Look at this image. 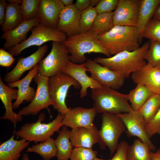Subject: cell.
Returning <instances> with one entry per match:
<instances>
[{"label": "cell", "instance_id": "6da1fadb", "mask_svg": "<svg viewBox=\"0 0 160 160\" xmlns=\"http://www.w3.org/2000/svg\"><path fill=\"white\" fill-rule=\"evenodd\" d=\"M99 40L111 55L139 48L142 37L136 27L114 26L109 31L98 35Z\"/></svg>", "mask_w": 160, "mask_h": 160}, {"label": "cell", "instance_id": "7a4b0ae2", "mask_svg": "<svg viewBox=\"0 0 160 160\" xmlns=\"http://www.w3.org/2000/svg\"><path fill=\"white\" fill-rule=\"evenodd\" d=\"M150 43L149 41H147L134 51L122 52L108 58L98 57L93 60L127 78L131 73L137 71L147 64L145 56Z\"/></svg>", "mask_w": 160, "mask_h": 160}, {"label": "cell", "instance_id": "3957f363", "mask_svg": "<svg viewBox=\"0 0 160 160\" xmlns=\"http://www.w3.org/2000/svg\"><path fill=\"white\" fill-rule=\"evenodd\" d=\"M98 35L91 30L68 37L62 43L70 54V60L76 64L83 63L87 59L85 54L92 52L111 57V55L98 39Z\"/></svg>", "mask_w": 160, "mask_h": 160}, {"label": "cell", "instance_id": "277c9868", "mask_svg": "<svg viewBox=\"0 0 160 160\" xmlns=\"http://www.w3.org/2000/svg\"><path fill=\"white\" fill-rule=\"evenodd\" d=\"M91 92L94 101L93 108L97 113L116 114L128 113L133 110L129 103L127 94L105 86L92 89Z\"/></svg>", "mask_w": 160, "mask_h": 160}, {"label": "cell", "instance_id": "5b68a950", "mask_svg": "<svg viewBox=\"0 0 160 160\" xmlns=\"http://www.w3.org/2000/svg\"><path fill=\"white\" fill-rule=\"evenodd\" d=\"M64 115L58 113L52 121L42 123L45 119L44 113H40L36 122L23 124L18 131H14L15 135L26 140L36 143L43 142L51 137L55 132H58L63 126Z\"/></svg>", "mask_w": 160, "mask_h": 160}, {"label": "cell", "instance_id": "8992f818", "mask_svg": "<svg viewBox=\"0 0 160 160\" xmlns=\"http://www.w3.org/2000/svg\"><path fill=\"white\" fill-rule=\"evenodd\" d=\"M48 88L51 99L55 103L53 108L64 115L71 109L65 103L69 88L73 86L76 89L81 88L79 83L72 77L63 72L49 77Z\"/></svg>", "mask_w": 160, "mask_h": 160}, {"label": "cell", "instance_id": "52a82bcc", "mask_svg": "<svg viewBox=\"0 0 160 160\" xmlns=\"http://www.w3.org/2000/svg\"><path fill=\"white\" fill-rule=\"evenodd\" d=\"M126 130L124 123L115 114L103 113L101 127L99 130L98 144L100 147L104 149L107 147L112 156L116 150L120 137Z\"/></svg>", "mask_w": 160, "mask_h": 160}, {"label": "cell", "instance_id": "ba28073f", "mask_svg": "<svg viewBox=\"0 0 160 160\" xmlns=\"http://www.w3.org/2000/svg\"><path fill=\"white\" fill-rule=\"evenodd\" d=\"M31 34L26 40L17 46L9 48L8 52L13 56L20 55L24 49L33 46H40L49 41L63 43L68 37L66 34L57 29L46 27L40 23L31 30Z\"/></svg>", "mask_w": 160, "mask_h": 160}, {"label": "cell", "instance_id": "9c48e42d", "mask_svg": "<svg viewBox=\"0 0 160 160\" xmlns=\"http://www.w3.org/2000/svg\"><path fill=\"white\" fill-rule=\"evenodd\" d=\"M69 55L62 43L53 41L51 50L38 63V73L48 77L63 72L68 62Z\"/></svg>", "mask_w": 160, "mask_h": 160}, {"label": "cell", "instance_id": "30bf717a", "mask_svg": "<svg viewBox=\"0 0 160 160\" xmlns=\"http://www.w3.org/2000/svg\"><path fill=\"white\" fill-rule=\"evenodd\" d=\"M49 77L39 73L33 79L37 87L35 96L31 102L20 109L18 113L23 116H36L42 110L46 109L51 116L49 106L54 105L50 98L48 88Z\"/></svg>", "mask_w": 160, "mask_h": 160}, {"label": "cell", "instance_id": "8fae6325", "mask_svg": "<svg viewBox=\"0 0 160 160\" xmlns=\"http://www.w3.org/2000/svg\"><path fill=\"white\" fill-rule=\"evenodd\" d=\"M84 64L91 74L90 77L103 86L116 90L124 85L125 78L119 73L90 59H87Z\"/></svg>", "mask_w": 160, "mask_h": 160}, {"label": "cell", "instance_id": "7c38bea8", "mask_svg": "<svg viewBox=\"0 0 160 160\" xmlns=\"http://www.w3.org/2000/svg\"><path fill=\"white\" fill-rule=\"evenodd\" d=\"M124 123L126 127V133L128 137L136 136L143 143L148 144L152 151L156 147L150 139L146 130V123L143 116L138 111L133 110L128 113L115 114Z\"/></svg>", "mask_w": 160, "mask_h": 160}, {"label": "cell", "instance_id": "4fadbf2b", "mask_svg": "<svg viewBox=\"0 0 160 160\" xmlns=\"http://www.w3.org/2000/svg\"><path fill=\"white\" fill-rule=\"evenodd\" d=\"M139 0H119L113 11L114 26L137 27Z\"/></svg>", "mask_w": 160, "mask_h": 160}, {"label": "cell", "instance_id": "5bb4252c", "mask_svg": "<svg viewBox=\"0 0 160 160\" xmlns=\"http://www.w3.org/2000/svg\"><path fill=\"white\" fill-rule=\"evenodd\" d=\"M48 49V46L44 45L40 47L35 52L27 57H19L15 66L5 75L4 81L8 84L20 80L25 72L31 70L38 64L45 55Z\"/></svg>", "mask_w": 160, "mask_h": 160}, {"label": "cell", "instance_id": "9a60e30c", "mask_svg": "<svg viewBox=\"0 0 160 160\" xmlns=\"http://www.w3.org/2000/svg\"><path fill=\"white\" fill-rule=\"evenodd\" d=\"M96 114L93 108L77 107L71 108L64 115L62 124L71 129L91 127L94 125L93 122Z\"/></svg>", "mask_w": 160, "mask_h": 160}, {"label": "cell", "instance_id": "2e32d148", "mask_svg": "<svg viewBox=\"0 0 160 160\" xmlns=\"http://www.w3.org/2000/svg\"><path fill=\"white\" fill-rule=\"evenodd\" d=\"M88 71L84 63L81 64L75 63L69 60L63 71V72L68 74L80 84L81 88L79 92L80 97L83 98L87 95L89 88L92 89L102 87L99 83L94 80L86 73Z\"/></svg>", "mask_w": 160, "mask_h": 160}, {"label": "cell", "instance_id": "e0dca14e", "mask_svg": "<svg viewBox=\"0 0 160 160\" xmlns=\"http://www.w3.org/2000/svg\"><path fill=\"white\" fill-rule=\"evenodd\" d=\"M64 7L60 0H40L39 23L49 28L57 29L60 13Z\"/></svg>", "mask_w": 160, "mask_h": 160}, {"label": "cell", "instance_id": "ac0fdd59", "mask_svg": "<svg viewBox=\"0 0 160 160\" xmlns=\"http://www.w3.org/2000/svg\"><path fill=\"white\" fill-rule=\"evenodd\" d=\"M81 11L74 4L64 6L60 11L57 29L69 37L79 34Z\"/></svg>", "mask_w": 160, "mask_h": 160}, {"label": "cell", "instance_id": "d6986e66", "mask_svg": "<svg viewBox=\"0 0 160 160\" xmlns=\"http://www.w3.org/2000/svg\"><path fill=\"white\" fill-rule=\"evenodd\" d=\"M38 64L31 70L23 78L14 83L7 84L12 88H18V96L16 101L13 103V109L18 108L23 101L30 103L33 100L36 91L30 86L31 81L38 73Z\"/></svg>", "mask_w": 160, "mask_h": 160}, {"label": "cell", "instance_id": "ffe728a7", "mask_svg": "<svg viewBox=\"0 0 160 160\" xmlns=\"http://www.w3.org/2000/svg\"><path fill=\"white\" fill-rule=\"evenodd\" d=\"M131 78L137 84L144 85L153 93L160 94V68L147 64L132 73Z\"/></svg>", "mask_w": 160, "mask_h": 160}, {"label": "cell", "instance_id": "44dd1931", "mask_svg": "<svg viewBox=\"0 0 160 160\" xmlns=\"http://www.w3.org/2000/svg\"><path fill=\"white\" fill-rule=\"evenodd\" d=\"M39 24L37 17L29 21H23L15 28L3 33L1 38L5 41L3 45L4 49H8L16 46L26 40L28 32Z\"/></svg>", "mask_w": 160, "mask_h": 160}, {"label": "cell", "instance_id": "7402d4cb", "mask_svg": "<svg viewBox=\"0 0 160 160\" xmlns=\"http://www.w3.org/2000/svg\"><path fill=\"white\" fill-rule=\"evenodd\" d=\"M70 139L74 147L92 149L93 145L99 143V130L94 125L91 127L71 129Z\"/></svg>", "mask_w": 160, "mask_h": 160}, {"label": "cell", "instance_id": "603a6c76", "mask_svg": "<svg viewBox=\"0 0 160 160\" xmlns=\"http://www.w3.org/2000/svg\"><path fill=\"white\" fill-rule=\"evenodd\" d=\"M18 96V90L11 88L3 82L0 76V99L5 108L4 115L0 119L8 120L15 126L17 123L21 121L23 116L14 112L12 100H16Z\"/></svg>", "mask_w": 160, "mask_h": 160}, {"label": "cell", "instance_id": "cb8c5ba5", "mask_svg": "<svg viewBox=\"0 0 160 160\" xmlns=\"http://www.w3.org/2000/svg\"><path fill=\"white\" fill-rule=\"evenodd\" d=\"M14 133L7 140L0 145V160H18L21 152L27 148L30 142L24 139L20 140L14 139Z\"/></svg>", "mask_w": 160, "mask_h": 160}, {"label": "cell", "instance_id": "d4e9b609", "mask_svg": "<svg viewBox=\"0 0 160 160\" xmlns=\"http://www.w3.org/2000/svg\"><path fill=\"white\" fill-rule=\"evenodd\" d=\"M160 4V0L140 1L138 20L136 27L142 38V35L145 26L153 17Z\"/></svg>", "mask_w": 160, "mask_h": 160}, {"label": "cell", "instance_id": "484cf974", "mask_svg": "<svg viewBox=\"0 0 160 160\" xmlns=\"http://www.w3.org/2000/svg\"><path fill=\"white\" fill-rule=\"evenodd\" d=\"M61 128L55 140L57 149L56 157L57 160H68L73 147L70 139V131L65 126L63 125Z\"/></svg>", "mask_w": 160, "mask_h": 160}, {"label": "cell", "instance_id": "4316f807", "mask_svg": "<svg viewBox=\"0 0 160 160\" xmlns=\"http://www.w3.org/2000/svg\"><path fill=\"white\" fill-rule=\"evenodd\" d=\"M19 6L14 3H7L5 19L1 28L3 33L15 28L23 21Z\"/></svg>", "mask_w": 160, "mask_h": 160}, {"label": "cell", "instance_id": "83f0119b", "mask_svg": "<svg viewBox=\"0 0 160 160\" xmlns=\"http://www.w3.org/2000/svg\"><path fill=\"white\" fill-rule=\"evenodd\" d=\"M146 86L137 84L136 87L131 90L128 95V100L133 110L138 111L153 94Z\"/></svg>", "mask_w": 160, "mask_h": 160}, {"label": "cell", "instance_id": "f1b7e54d", "mask_svg": "<svg viewBox=\"0 0 160 160\" xmlns=\"http://www.w3.org/2000/svg\"><path fill=\"white\" fill-rule=\"evenodd\" d=\"M152 151L150 146L139 138L135 139L129 145L127 150V160H151Z\"/></svg>", "mask_w": 160, "mask_h": 160}, {"label": "cell", "instance_id": "f546056e", "mask_svg": "<svg viewBox=\"0 0 160 160\" xmlns=\"http://www.w3.org/2000/svg\"><path fill=\"white\" fill-rule=\"evenodd\" d=\"M25 152L35 153L40 155L44 160H50L56 156L57 149L55 140L50 137L44 142L37 143L28 147Z\"/></svg>", "mask_w": 160, "mask_h": 160}, {"label": "cell", "instance_id": "4dcf8cb0", "mask_svg": "<svg viewBox=\"0 0 160 160\" xmlns=\"http://www.w3.org/2000/svg\"><path fill=\"white\" fill-rule=\"evenodd\" d=\"M160 108V94L153 93L144 105L138 110L147 124Z\"/></svg>", "mask_w": 160, "mask_h": 160}, {"label": "cell", "instance_id": "1f68e13d", "mask_svg": "<svg viewBox=\"0 0 160 160\" xmlns=\"http://www.w3.org/2000/svg\"><path fill=\"white\" fill-rule=\"evenodd\" d=\"M114 26L113 12L98 14L92 31L99 35L109 31Z\"/></svg>", "mask_w": 160, "mask_h": 160}, {"label": "cell", "instance_id": "d6a6232c", "mask_svg": "<svg viewBox=\"0 0 160 160\" xmlns=\"http://www.w3.org/2000/svg\"><path fill=\"white\" fill-rule=\"evenodd\" d=\"M97 15L95 7L91 5L81 12L79 34L85 33L92 30Z\"/></svg>", "mask_w": 160, "mask_h": 160}, {"label": "cell", "instance_id": "836d02e7", "mask_svg": "<svg viewBox=\"0 0 160 160\" xmlns=\"http://www.w3.org/2000/svg\"><path fill=\"white\" fill-rule=\"evenodd\" d=\"M40 0H23L19 8L23 21H28L38 17Z\"/></svg>", "mask_w": 160, "mask_h": 160}, {"label": "cell", "instance_id": "e575fe53", "mask_svg": "<svg viewBox=\"0 0 160 160\" xmlns=\"http://www.w3.org/2000/svg\"><path fill=\"white\" fill-rule=\"evenodd\" d=\"M142 37L148 39L150 41L160 43V21L152 18L145 26Z\"/></svg>", "mask_w": 160, "mask_h": 160}, {"label": "cell", "instance_id": "d590c367", "mask_svg": "<svg viewBox=\"0 0 160 160\" xmlns=\"http://www.w3.org/2000/svg\"><path fill=\"white\" fill-rule=\"evenodd\" d=\"M147 63L152 66L160 68V43L151 41L149 47L145 56Z\"/></svg>", "mask_w": 160, "mask_h": 160}, {"label": "cell", "instance_id": "8d00e7d4", "mask_svg": "<svg viewBox=\"0 0 160 160\" xmlns=\"http://www.w3.org/2000/svg\"><path fill=\"white\" fill-rule=\"evenodd\" d=\"M97 152L92 149L81 147H74L70 160H93L97 157Z\"/></svg>", "mask_w": 160, "mask_h": 160}, {"label": "cell", "instance_id": "74e56055", "mask_svg": "<svg viewBox=\"0 0 160 160\" xmlns=\"http://www.w3.org/2000/svg\"><path fill=\"white\" fill-rule=\"evenodd\" d=\"M147 133L150 138L156 134L160 135V108L146 125Z\"/></svg>", "mask_w": 160, "mask_h": 160}, {"label": "cell", "instance_id": "f35d334b", "mask_svg": "<svg viewBox=\"0 0 160 160\" xmlns=\"http://www.w3.org/2000/svg\"><path fill=\"white\" fill-rule=\"evenodd\" d=\"M119 0H100L95 8L98 14L112 12L115 9Z\"/></svg>", "mask_w": 160, "mask_h": 160}, {"label": "cell", "instance_id": "ab89813d", "mask_svg": "<svg viewBox=\"0 0 160 160\" xmlns=\"http://www.w3.org/2000/svg\"><path fill=\"white\" fill-rule=\"evenodd\" d=\"M129 145L126 141L120 142L118 144L115 153L110 160H127V154Z\"/></svg>", "mask_w": 160, "mask_h": 160}, {"label": "cell", "instance_id": "60d3db41", "mask_svg": "<svg viewBox=\"0 0 160 160\" xmlns=\"http://www.w3.org/2000/svg\"><path fill=\"white\" fill-rule=\"evenodd\" d=\"M15 59L13 55L2 49H0V65L6 67L10 66L14 63Z\"/></svg>", "mask_w": 160, "mask_h": 160}, {"label": "cell", "instance_id": "b9f144b4", "mask_svg": "<svg viewBox=\"0 0 160 160\" xmlns=\"http://www.w3.org/2000/svg\"><path fill=\"white\" fill-rule=\"evenodd\" d=\"M74 4L77 10L81 12L91 5V0H77Z\"/></svg>", "mask_w": 160, "mask_h": 160}, {"label": "cell", "instance_id": "7bdbcfd3", "mask_svg": "<svg viewBox=\"0 0 160 160\" xmlns=\"http://www.w3.org/2000/svg\"><path fill=\"white\" fill-rule=\"evenodd\" d=\"M6 1L0 0V25L3 24L5 17L6 7L7 4Z\"/></svg>", "mask_w": 160, "mask_h": 160}, {"label": "cell", "instance_id": "ee69618b", "mask_svg": "<svg viewBox=\"0 0 160 160\" xmlns=\"http://www.w3.org/2000/svg\"><path fill=\"white\" fill-rule=\"evenodd\" d=\"M151 156V160H160V149H157L154 152L152 151Z\"/></svg>", "mask_w": 160, "mask_h": 160}, {"label": "cell", "instance_id": "f6af8a7d", "mask_svg": "<svg viewBox=\"0 0 160 160\" xmlns=\"http://www.w3.org/2000/svg\"><path fill=\"white\" fill-rule=\"evenodd\" d=\"M153 18L160 21V4L157 8Z\"/></svg>", "mask_w": 160, "mask_h": 160}, {"label": "cell", "instance_id": "bcb514c9", "mask_svg": "<svg viewBox=\"0 0 160 160\" xmlns=\"http://www.w3.org/2000/svg\"><path fill=\"white\" fill-rule=\"evenodd\" d=\"M64 6H68L73 4V0H60Z\"/></svg>", "mask_w": 160, "mask_h": 160}, {"label": "cell", "instance_id": "7dc6e473", "mask_svg": "<svg viewBox=\"0 0 160 160\" xmlns=\"http://www.w3.org/2000/svg\"><path fill=\"white\" fill-rule=\"evenodd\" d=\"M9 3H12L18 4H21L23 2V0H6Z\"/></svg>", "mask_w": 160, "mask_h": 160}, {"label": "cell", "instance_id": "c3c4849f", "mask_svg": "<svg viewBox=\"0 0 160 160\" xmlns=\"http://www.w3.org/2000/svg\"><path fill=\"white\" fill-rule=\"evenodd\" d=\"M100 1V0H91V5L93 7L95 6V7L97 5Z\"/></svg>", "mask_w": 160, "mask_h": 160}, {"label": "cell", "instance_id": "681fc988", "mask_svg": "<svg viewBox=\"0 0 160 160\" xmlns=\"http://www.w3.org/2000/svg\"><path fill=\"white\" fill-rule=\"evenodd\" d=\"M22 159V160H30L29 155L27 153H24L23 154Z\"/></svg>", "mask_w": 160, "mask_h": 160}, {"label": "cell", "instance_id": "f907efd6", "mask_svg": "<svg viewBox=\"0 0 160 160\" xmlns=\"http://www.w3.org/2000/svg\"><path fill=\"white\" fill-rule=\"evenodd\" d=\"M93 160H105L103 159L98 158L96 157L95 159H94Z\"/></svg>", "mask_w": 160, "mask_h": 160}]
</instances>
